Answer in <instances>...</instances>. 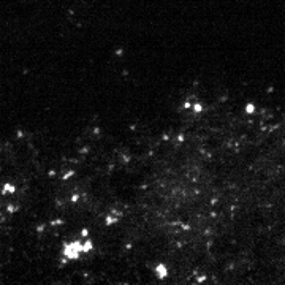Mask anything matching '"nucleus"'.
Returning a JSON list of instances; mask_svg holds the SVG:
<instances>
[{
  "label": "nucleus",
  "mask_w": 285,
  "mask_h": 285,
  "mask_svg": "<svg viewBox=\"0 0 285 285\" xmlns=\"http://www.w3.org/2000/svg\"><path fill=\"white\" fill-rule=\"evenodd\" d=\"M62 254H64L67 258H70V260L79 258L81 254H82V242H81V241L67 242V244L64 246V250H62Z\"/></svg>",
  "instance_id": "nucleus-1"
},
{
  "label": "nucleus",
  "mask_w": 285,
  "mask_h": 285,
  "mask_svg": "<svg viewBox=\"0 0 285 285\" xmlns=\"http://www.w3.org/2000/svg\"><path fill=\"white\" fill-rule=\"evenodd\" d=\"M155 271H157V276H158V279H165V277H166V274H168V271H166L165 265H158V266L155 268Z\"/></svg>",
  "instance_id": "nucleus-2"
},
{
  "label": "nucleus",
  "mask_w": 285,
  "mask_h": 285,
  "mask_svg": "<svg viewBox=\"0 0 285 285\" xmlns=\"http://www.w3.org/2000/svg\"><path fill=\"white\" fill-rule=\"evenodd\" d=\"M92 247H94V244H92V241L90 239H87L84 244H82V254H87L89 250H92Z\"/></svg>",
  "instance_id": "nucleus-3"
},
{
  "label": "nucleus",
  "mask_w": 285,
  "mask_h": 285,
  "mask_svg": "<svg viewBox=\"0 0 285 285\" xmlns=\"http://www.w3.org/2000/svg\"><path fill=\"white\" fill-rule=\"evenodd\" d=\"M15 190H16V187L13 185V184H5L3 185V193H15Z\"/></svg>",
  "instance_id": "nucleus-4"
},
{
  "label": "nucleus",
  "mask_w": 285,
  "mask_h": 285,
  "mask_svg": "<svg viewBox=\"0 0 285 285\" xmlns=\"http://www.w3.org/2000/svg\"><path fill=\"white\" fill-rule=\"evenodd\" d=\"M254 109H255L254 105H247V106H246V111H247L249 114H252V113H254Z\"/></svg>",
  "instance_id": "nucleus-5"
},
{
  "label": "nucleus",
  "mask_w": 285,
  "mask_h": 285,
  "mask_svg": "<svg viewBox=\"0 0 285 285\" xmlns=\"http://www.w3.org/2000/svg\"><path fill=\"white\" fill-rule=\"evenodd\" d=\"M201 109H203V108H201L200 105H195V113H200V111H201Z\"/></svg>",
  "instance_id": "nucleus-6"
}]
</instances>
